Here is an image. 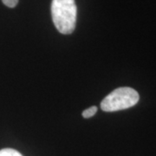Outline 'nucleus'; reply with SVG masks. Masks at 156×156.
Wrapping results in <instances>:
<instances>
[{
  "label": "nucleus",
  "instance_id": "2",
  "mask_svg": "<svg viewBox=\"0 0 156 156\" xmlns=\"http://www.w3.org/2000/svg\"><path fill=\"white\" fill-rule=\"evenodd\" d=\"M139 99V94L134 89L128 87L118 88L102 100L101 108L105 112L122 110L134 106Z\"/></svg>",
  "mask_w": 156,
  "mask_h": 156
},
{
  "label": "nucleus",
  "instance_id": "5",
  "mask_svg": "<svg viewBox=\"0 0 156 156\" xmlns=\"http://www.w3.org/2000/svg\"><path fill=\"white\" fill-rule=\"evenodd\" d=\"M2 2L4 3V5L7 7L10 8H14L18 3V0H2Z\"/></svg>",
  "mask_w": 156,
  "mask_h": 156
},
{
  "label": "nucleus",
  "instance_id": "1",
  "mask_svg": "<svg viewBox=\"0 0 156 156\" xmlns=\"http://www.w3.org/2000/svg\"><path fill=\"white\" fill-rule=\"evenodd\" d=\"M51 16L56 30L60 33H72L76 28L77 16L75 0H52Z\"/></svg>",
  "mask_w": 156,
  "mask_h": 156
},
{
  "label": "nucleus",
  "instance_id": "3",
  "mask_svg": "<svg viewBox=\"0 0 156 156\" xmlns=\"http://www.w3.org/2000/svg\"><path fill=\"white\" fill-rule=\"evenodd\" d=\"M0 156H23L18 151L12 148H4L0 150Z\"/></svg>",
  "mask_w": 156,
  "mask_h": 156
},
{
  "label": "nucleus",
  "instance_id": "4",
  "mask_svg": "<svg viewBox=\"0 0 156 156\" xmlns=\"http://www.w3.org/2000/svg\"><path fill=\"white\" fill-rule=\"evenodd\" d=\"M96 112H97V107L92 106L83 112V116L84 118H90L93 115H95Z\"/></svg>",
  "mask_w": 156,
  "mask_h": 156
}]
</instances>
